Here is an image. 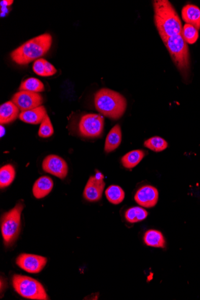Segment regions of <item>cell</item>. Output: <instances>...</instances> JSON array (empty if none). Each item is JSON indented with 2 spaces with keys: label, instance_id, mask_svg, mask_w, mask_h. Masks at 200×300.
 I'll return each instance as SVG.
<instances>
[{
  "label": "cell",
  "instance_id": "obj_22",
  "mask_svg": "<svg viewBox=\"0 0 200 300\" xmlns=\"http://www.w3.org/2000/svg\"><path fill=\"white\" fill-rule=\"evenodd\" d=\"M106 198L110 203L119 204L124 201L125 192L119 186L111 185L105 192Z\"/></svg>",
  "mask_w": 200,
  "mask_h": 300
},
{
  "label": "cell",
  "instance_id": "obj_29",
  "mask_svg": "<svg viewBox=\"0 0 200 300\" xmlns=\"http://www.w3.org/2000/svg\"><path fill=\"white\" fill-rule=\"evenodd\" d=\"M13 3H14V1L11 0V1H9V0H4V1L1 2V7H9L10 6H11Z\"/></svg>",
  "mask_w": 200,
  "mask_h": 300
},
{
  "label": "cell",
  "instance_id": "obj_13",
  "mask_svg": "<svg viewBox=\"0 0 200 300\" xmlns=\"http://www.w3.org/2000/svg\"><path fill=\"white\" fill-rule=\"evenodd\" d=\"M47 115L45 107L41 106L33 109L24 111L19 115V119L25 123L37 125L41 123Z\"/></svg>",
  "mask_w": 200,
  "mask_h": 300
},
{
  "label": "cell",
  "instance_id": "obj_2",
  "mask_svg": "<svg viewBox=\"0 0 200 300\" xmlns=\"http://www.w3.org/2000/svg\"><path fill=\"white\" fill-rule=\"evenodd\" d=\"M52 44L51 34L46 33L31 39L11 54L12 60L19 65H26L37 60L47 53Z\"/></svg>",
  "mask_w": 200,
  "mask_h": 300
},
{
  "label": "cell",
  "instance_id": "obj_10",
  "mask_svg": "<svg viewBox=\"0 0 200 300\" xmlns=\"http://www.w3.org/2000/svg\"><path fill=\"white\" fill-rule=\"evenodd\" d=\"M42 168L48 174L61 179L67 177L68 167L67 162L58 155H49L42 162Z\"/></svg>",
  "mask_w": 200,
  "mask_h": 300
},
{
  "label": "cell",
  "instance_id": "obj_8",
  "mask_svg": "<svg viewBox=\"0 0 200 300\" xmlns=\"http://www.w3.org/2000/svg\"><path fill=\"white\" fill-rule=\"evenodd\" d=\"M47 262V258L27 253L21 254L16 260L18 267L29 273H40L44 270Z\"/></svg>",
  "mask_w": 200,
  "mask_h": 300
},
{
  "label": "cell",
  "instance_id": "obj_14",
  "mask_svg": "<svg viewBox=\"0 0 200 300\" xmlns=\"http://www.w3.org/2000/svg\"><path fill=\"white\" fill-rule=\"evenodd\" d=\"M20 113L19 109L12 102H6L0 107V123L1 125L8 124L18 118Z\"/></svg>",
  "mask_w": 200,
  "mask_h": 300
},
{
  "label": "cell",
  "instance_id": "obj_31",
  "mask_svg": "<svg viewBox=\"0 0 200 300\" xmlns=\"http://www.w3.org/2000/svg\"><path fill=\"white\" fill-rule=\"evenodd\" d=\"M5 129L4 127H3L2 125H1V138H2V137L5 135Z\"/></svg>",
  "mask_w": 200,
  "mask_h": 300
},
{
  "label": "cell",
  "instance_id": "obj_24",
  "mask_svg": "<svg viewBox=\"0 0 200 300\" xmlns=\"http://www.w3.org/2000/svg\"><path fill=\"white\" fill-rule=\"evenodd\" d=\"M146 148L152 150V151L159 152L165 151L168 147V143L166 140L159 136H154L147 140L144 143Z\"/></svg>",
  "mask_w": 200,
  "mask_h": 300
},
{
  "label": "cell",
  "instance_id": "obj_3",
  "mask_svg": "<svg viewBox=\"0 0 200 300\" xmlns=\"http://www.w3.org/2000/svg\"><path fill=\"white\" fill-rule=\"evenodd\" d=\"M95 106L101 115L116 120L126 112L127 102L126 98L116 91L103 88L97 91L94 97Z\"/></svg>",
  "mask_w": 200,
  "mask_h": 300
},
{
  "label": "cell",
  "instance_id": "obj_23",
  "mask_svg": "<svg viewBox=\"0 0 200 300\" xmlns=\"http://www.w3.org/2000/svg\"><path fill=\"white\" fill-rule=\"evenodd\" d=\"M19 91H27L33 93H42L45 91L44 83L34 77H29L24 80L19 87Z\"/></svg>",
  "mask_w": 200,
  "mask_h": 300
},
{
  "label": "cell",
  "instance_id": "obj_11",
  "mask_svg": "<svg viewBox=\"0 0 200 300\" xmlns=\"http://www.w3.org/2000/svg\"><path fill=\"white\" fill-rule=\"evenodd\" d=\"M103 178V175L100 173L95 176H91L84 191V197L87 200L95 202L101 200L105 187Z\"/></svg>",
  "mask_w": 200,
  "mask_h": 300
},
{
  "label": "cell",
  "instance_id": "obj_19",
  "mask_svg": "<svg viewBox=\"0 0 200 300\" xmlns=\"http://www.w3.org/2000/svg\"><path fill=\"white\" fill-rule=\"evenodd\" d=\"M145 155V152L141 150H134L125 155L121 161L125 168L131 169L138 165Z\"/></svg>",
  "mask_w": 200,
  "mask_h": 300
},
{
  "label": "cell",
  "instance_id": "obj_16",
  "mask_svg": "<svg viewBox=\"0 0 200 300\" xmlns=\"http://www.w3.org/2000/svg\"><path fill=\"white\" fill-rule=\"evenodd\" d=\"M182 18L186 24H190L199 30L200 9L197 6L187 5L183 8Z\"/></svg>",
  "mask_w": 200,
  "mask_h": 300
},
{
  "label": "cell",
  "instance_id": "obj_5",
  "mask_svg": "<svg viewBox=\"0 0 200 300\" xmlns=\"http://www.w3.org/2000/svg\"><path fill=\"white\" fill-rule=\"evenodd\" d=\"M170 56L177 68L182 73H185L189 68V52L188 44L182 34L171 37L160 35Z\"/></svg>",
  "mask_w": 200,
  "mask_h": 300
},
{
  "label": "cell",
  "instance_id": "obj_9",
  "mask_svg": "<svg viewBox=\"0 0 200 300\" xmlns=\"http://www.w3.org/2000/svg\"><path fill=\"white\" fill-rule=\"evenodd\" d=\"M12 101L19 110L24 112L41 106L43 103V97L40 93L20 91L13 96Z\"/></svg>",
  "mask_w": 200,
  "mask_h": 300
},
{
  "label": "cell",
  "instance_id": "obj_30",
  "mask_svg": "<svg viewBox=\"0 0 200 300\" xmlns=\"http://www.w3.org/2000/svg\"><path fill=\"white\" fill-rule=\"evenodd\" d=\"M9 13V9L7 7H2L1 8V16L2 17L5 16L6 14H8Z\"/></svg>",
  "mask_w": 200,
  "mask_h": 300
},
{
  "label": "cell",
  "instance_id": "obj_27",
  "mask_svg": "<svg viewBox=\"0 0 200 300\" xmlns=\"http://www.w3.org/2000/svg\"><path fill=\"white\" fill-rule=\"evenodd\" d=\"M45 59L40 58L34 61L32 70L35 74L41 76H46Z\"/></svg>",
  "mask_w": 200,
  "mask_h": 300
},
{
  "label": "cell",
  "instance_id": "obj_1",
  "mask_svg": "<svg viewBox=\"0 0 200 300\" xmlns=\"http://www.w3.org/2000/svg\"><path fill=\"white\" fill-rule=\"evenodd\" d=\"M154 21L160 35L171 37L182 34V24L178 13L168 0L153 2Z\"/></svg>",
  "mask_w": 200,
  "mask_h": 300
},
{
  "label": "cell",
  "instance_id": "obj_26",
  "mask_svg": "<svg viewBox=\"0 0 200 300\" xmlns=\"http://www.w3.org/2000/svg\"><path fill=\"white\" fill-rule=\"evenodd\" d=\"M54 133L53 125H52L51 119L47 115L41 123L38 133V136L42 138H48L53 135Z\"/></svg>",
  "mask_w": 200,
  "mask_h": 300
},
{
  "label": "cell",
  "instance_id": "obj_20",
  "mask_svg": "<svg viewBox=\"0 0 200 300\" xmlns=\"http://www.w3.org/2000/svg\"><path fill=\"white\" fill-rule=\"evenodd\" d=\"M14 166L7 164L0 169V187L2 189L9 187L14 182L15 178Z\"/></svg>",
  "mask_w": 200,
  "mask_h": 300
},
{
  "label": "cell",
  "instance_id": "obj_12",
  "mask_svg": "<svg viewBox=\"0 0 200 300\" xmlns=\"http://www.w3.org/2000/svg\"><path fill=\"white\" fill-rule=\"evenodd\" d=\"M158 197L157 189L152 186L146 185L137 191L134 200L143 207L152 208L158 203Z\"/></svg>",
  "mask_w": 200,
  "mask_h": 300
},
{
  "label": "cell",
  "instance_id": "obj_21",
  "mask_svg": "<svg viewBox=\"0 0 200 300\" xmlns=\"http://www.w3.org/2000/svg\"><path fill=\"white\" fill-rule=\"evenodd\" d=\"M148 215L147 211L140 207L129 208L125 214L126 220L130 223H137L145 220Z\"/></svg>",
  "mask_w": 200,
  "mask_h": 300
},
{
  "label": "cell",
  "instance_id": "obj_25",
  "mask_svg": "<svg viewBox=\"0 0 200 300\" xmlns=\"http://www.w3.org/2000/svg\"><path fill=\"white\" fill-rule=\"evenodd\" d=\"M181 34L186 43L191 45L195 44L199 37L198 29L188 24L183 26Z\"/></svg>",
  "mask_w": 200,
  "mask_h": 300
},
{
  "label": "cell",
  "instance_id": "obj_17",
  "mask_svg": "<svg viewBox=\"0 0 200 300\" xmlns=\"http://www.w3.org/2000/svg\"><path fill=\"white\" fill-rule=\"evenodd\" d=\"M122 141V131L119 125H116L110 130L105 142L104 151L109 153L116 150Z\"/></svg>",
  "mask_w": 200,
  "mask_h": 300
},
{
  "label": "cell",
  "instance_id": "obj_6",
  "mask_svg": "<svg viewBox=\"0 0 200 300\" xmlns=\"http://www.w3.org/2000/svg\"><path fill=\"white\" fill-rule=\"evenodd\" d=\"M13 286L23 297L37 300H47L49 297L44 286L37 280L29 277L15 275L12 278Z\"/></svg>",
  "mask_w": 200,
  "mask_h": 300
},
{
  "label": "cell",
  "instance_id": "obj_28",
  "mask_svg": "<svg viewBox=\"0 0 200 300\" xmlns=\"http://www.w3.org/2000/svg\"><path fill=\"white\" fill-rule=\"evenodd\" d=\"M45 66L46 76H53V75L57 72V69H56L53 65L46 60L45 62Z\"/></svg>",
  "mask_w": 200,
  "mask_h": 300
},
{
  "label": "cell",
  "instance_id": "obj_18",
  "mask_svg": "<svg viewBox=\"0 0 200 300\" xmlns=\"http://www.w3.org/2000/svg\"><path fill=\"white\" fill-rule=\"evenodd\" d=\"M144 242L147 246L165 248L166 240L163 235L159 231L150 230L146 231L143 237Z\"/></svg>",
  "mask_w": 200,
  "mask_h": 300
},
{
  "label": "cell",
  "instance_id": "obj_15",
  "mask_svg": "<svg viewBox=\"0 0 200 300\" xmlns=\"http://www.w3.org/2000/svg\"><path fill=\"white\" fill-rule=\"evenodd\" d=\"M54 187V182L48 176H42L35 181L32 187V194L37 199L47 197Z\"/></svg>",
  "mask_w": 200,
  "mask_h": 300
},
{
  "label": "cell",
  "instance_id": "obj_4",
  "mask_svg": "<svg viewBox=\"0 0 200 300\" xmlns=\"http://www.w3.org/2000/svg\"><path fill=\"white\" fill-rule=\"evenodd\" d=\"M24 208V203L19 202L12 209L3 214L2 216L1 230L6 246L12 245L20 234L21 214Z\"/></svg>",
  "mask_w": 200,
  "mask_h": 300
},
{
  "label": "cell",
  "instance_id": "obj_7",
  "mask_svg": "<svg viewBox=\"0 0 200 300\" xmlns=\"http://www.w3.org/2000/svg\"><path fill=\"white\" fill-rule=\"evenodd\" d=\"M104 119L98 114L88 113L81 117L78 131L81 136L86 138H96L102 135Z\"/></svg>",
  "mask_w": 200,
  "mask_h": 300
}]
</instances>
